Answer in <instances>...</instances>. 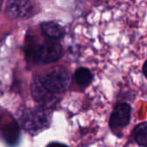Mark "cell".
Returning <instances> with one entry per match:
<instances>
[{
	"label": "cell",
	"mask_w": 147,
	"mask_h": 147,
	"mask_svg": "<svg viewBox=\"0 0 147 147\" xmlns=\"http://www.w3.org/2000/svg\"><path fill=\"white\" fill-rule=\"evenodd\" d=\"M71 82V77L66 68L53 67L33 78L31 95L40 106L51 107L58 102L59 96L69 89Z\"/></svg>",
	"instance_id": "cell-1"
},
{
	"label": "cell",
	"mask_w": 147,
	"mask_h": 147,
	"mask_svg": "<svg viewBox=\"0 0 147 147\" xmlns=\"http://www.w3.org/2000/svg\"><path fill=\"white\" fill-rule=\"evenodd\" d=\"M19 126L30 135H37L48 128L51 123V113L45 107L24 109L17 114Z\"/></svg>",
	"instance_id": "cell-2"
},
{
	"label": "cell",
	"mask_w": 147,
	"mask_h": 147,
	"mask_svg": "<svg viewBox=\"0 0 147 147\" xmlns=\"http://www.w3.org/2000/svg\"><path fill=\"white\" fill-rule=\"evenodd\" d=\"M38 64L47 65L59 61L63 56V47L56 40H49L40 45L34 46L31 52Z\"/></svg>",
	"instance_id": "cell-3"
},
{
	"label": "cell",
	"mask_w": 147,
	"mask_h": 147,
	"mask_svg": "<svg viewBox=\"0 0 147 147\" xmlns=\"http://www.w3.org/2000/svg\"><path fill=\"white\" fill-rule=\"evenodd\" d=\"M132 107L127 102H118L113 109L109 121V127L116 132L124 129L130 123Z\"/></svg>",
	"instance_id": "cell-4"
},
{
	"label": "cell",
	"mask_w": 147,
	"mask_h": 147,
	"mask_svg": "<svg viewBox=\"0 0 147 147\" xmlns=\"http://www.w3.org/2000/svg\"><path fill=\"white\" fill-rule=\"evenodd\" d=\"M6 14L14 19H26L32 16L33 6L29 0H8Z\"/></svg>",
	"instance_id": "cell-5"
},
{
	"label": "cell",
	"mask_w": 147,
	"mask_h": 147,
	"mask_svg": "<svg viewBox=\"0 0 147 147\" xmlns=\"http://www.w3.org/2000/svg\"><path fill=\"white\" fill-rule=\"evenodd\" d=\"M40 30L42 34L49 40H59L65 34L64 27L55 22H44L40 24Z\"/></svg>",
	"instance_id": "cell-6"
},
{
	"label": "cell",
	"mask_w": 147,
	"mask_h": 147,
	"mask_svg": "<svg viewBox=\"0 0 147 147\" xmlns=\"http://www.w3.org/2000/svg\"><path fill=\"white\" fill-rule=\"evenodd\" d=\"M73 78L77 85L81 88H87L93 83L94 74L88 67L80 66L75 71Z\"/></svg>",
	"instance_id": "cell-7"
},
{
	"label": "cell",
	"mask_w": 147,
	"mask_h": 147,
	"mask_svg": "<svg viewBox=\"0 0 147 147\" xmlns=\"http://www.w3.org/2000/svg\"><path fill=\"white\" fill-rule=\"evenodd\" d=\"M132 135L140 146L147 147V121L137 124L133 129Z\"/></svg>",
	"instance_id": "cell-8"
},
{
	"label": "cell",
	"mask_w": 147,
	"mask_h": 147,
	"mask_svg": "<svg viewBox=\"0 0 147 147\" xmlns=\"http://www.w3.org/2000/svg\"><path fill=\"white\" fill-rule=\"evenodd\" d=\"M46 147H70L65 144L59 143V142H51L49 143Z\"/></svg>",
	"instance_id": "cell-9"
},
{
	"label": "cell",
	"mask_w": 147,
	"mask_h": 147,
	"mask_svg": "<svg viewBox=\"0 0 147 147\" xmlns=\"http://www.w3.org/2000/svg\"><path fill=\"white\" fill-rule=\"evenodd\" d=\"M142 73L144 74V76L146 77L147 79V59L144 62L143 66H142Z\"/></svg>",
	"instance_id": "cell-10"
},
{
	"label": "cell",
	"mask_w": 147,
	"mask_h": 147,
	"mask_svg": "<svg viewBox=\"0 0 147 147\" xmlns=\"http://www.w3.org/2000/svg\"><path fill=\"white\" fill-rule=\"evenodd\" d=\"M2 4H3V0H0V9L2 7Z\"/></svg>",
	"instance_id": "cell-11"
}]
</instances>
